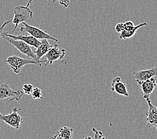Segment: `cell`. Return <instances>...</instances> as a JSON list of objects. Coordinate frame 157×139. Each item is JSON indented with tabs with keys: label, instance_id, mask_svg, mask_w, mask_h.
<instances>
[{
	"label": "cell",
	"instance_id": "cell-16",
	"mask_svg": "<svg viewBox=\"0 0 157 139\" xmlns=\"http://www.w3.org/2000/svg\"><path fill=\"white\" fill-rule=\"evenodd\" d=\"M32 98L33 99H41L42 98V90L38 87L33 88V91L31 93Z\"/></svg>",
	"mask_w": 157,
	"mask_h": 139
},
{
	"label": "cell",
	"instance_id": "cell-17",
	"mask_svg": "<svg viewBox=\"0 0 157 139\" xmlns=\"http://www.w3.org/2000/svg\"><path fill=\"white\" fill-rule=\"evenodd\" d=\"M33 86L31 84H25L22 86V91L23 92L27 95H30L33 89Z\"/></svg>",
	"mask_w": 157,
	"mask_h": 139
},
{
	"label": "cell",
	"instance_id": "cell-20",
	"mask_svg": "<svg viewBox=\"0 0 157 139\" xmlns=\"http://www.w3.org/2000/svg\"><path fill=\"white\" fill-rule=\"evenodd\" d=\"M70 0H52V2L53 3H55L56 2H58L59 3V4L63 6V7L66 8V7H68L69 6V3H70Z\"/></svg>",
	"mask_w": 157,
	"mask_h": 139
},
{
	"label": "cell",
	"instance_id": "cell-4",
	"mask_svg": "<svg viewBox=\"0 0 157 139\" xmlns=\"http://www.w3.org/2000/svg\"><path fill=\"white\" fill-rule=\"evenodd\" d=\"M2 37H3V38H4L7 41V42H8L10 44H11L12 45H13V46L16 47L17 50L21 52V54L27 56H28V57H30L33 60H35L36 61H37L36 56L34 54V52L32 51V48L30 46H29V45L25 43L22 40H15V39L12 38V37H8V36L4 35L3 33H2ZM40 66H41L40 64Z\"/></svg>",
	"mask_w": 157,
	"mask_h": 139
},
{
	"label": "cell",
	"instance_id": "cell-25",
	"mask_svg": "<svg viewBox=\"0 0 157 139\" xmlns=\"http://www.w3.org/2000/svg\"><path fill=\"white\" fill-rule=\"evenodd\" d=\"M80 139H82V138H80ZM83 139H92V138L91 137H85Z\"/></svg>",
	"mask_w": 157,
	"mask_h": 139
},
{
	"label": "cell",
	"instance_id": "cell-10",
	"mask_svg": "<svg viewBox=\"0 0 157 139\" xmlns=\"http://www.w3.org/2000/svg\"><path fill=\"white\" fill-rule=\"evenodd\" d=\"M156 76H154L138 84L143 92V98L144 99L150 98L151 94L154 92L156 86Z\"/></svg>",
	"mask_w": 157,
	"mask_h": 139
},
{
	"label": "cell",
	"instance_id": "cell-13",
	"mask_svg": "<svg viewBox=\"0 0 157 139\" xmlns=\"http://www.w3.org/2000/svg\"><path fill=\"white\" fill-rule=\"evenodd\" d=\"M3 33L7 36L12 37V38H13L15 40H22L23 42H24L26 44H28L30 46L34 47L36 48H38L40 44V41L38 39L35 38L34 37H33L32 36L25 35V34H23V33H21V34H20L19 36H15L13 34H10V33H8L7 32H3Z\"/></svg>",
	"mask_w": 157,
	"mask_h": 139
},
{
	"label": "cell",
	"instance_id": "cell-23",
	"mask_svg": "<svg viewBox=\"0 0 157 139\" xmlns=\"http://www.w3.org/2000/svg\"><path fill=\"white\" fill-rule=\"evenodd\" d=\"M52 139H63L61 137H59L58 134H56L54 136L52 137Z\"/></svg>",
	"mask_w": 157,
	"mask_h": 139
},
{
	"label": "cell",
	"instance_id": "cell-8",
	"mask_svg": "<svg viewBox=\"0 0 157 139\" xmlns=\"http://www.w3.org/2000/svg\"><path fill=\"white\" fill-rule=\"evenodd\" d=\"M145 100L148 106V111L146 114L147 129L151 127L157 128V108L152 103L150 98H147Z\"/></svg>",
	"mask_w": 157,
	"mask_h": 139
},
{
	"label": "cell",
	"instance_id": "cell-22",
	"mask_svg": "<svg viewBox=\"0 0 157 139\" xmlns=\"http://www.w3.org/2000/svg\"><path fill=\"white\" fill-rule=\"evenodd\" d=\"M11 21H12L11 20L5 21L4 23H3V24L2 25L1 27H0V37L2 36V34L3 33V32H3V29H4V28L6 27V26L7 24H9Z\"/></svg>",
	"mask_w": 157,
	"mask_h": 139
},
{
	"label": "cell",
	"instance_id": "cell-1",
	"mask_svg": "<svg viewBox=\"0 0 157 139\" xmlns=\"http://www.w3.org/2000/svg\"><path fill=\"white\" fill-rule=\"evenodd\" d=\"M13 14L14 16L12 21L15 24V27L13 29L12 32L16 30L20 24L23 22L31 21L33 13L29 7L18 6L13 9Z\"/></svg>",
	"mask_w": 157,
	"mask_h": 139
},
{
	"label": "cell",
	"instance_id": "cell-19",
	"mask_svg": "<svg viewBox=\"0 0 157 139\" xmlns=\"http://www.w3.org/2000/svg\"><path fill=\"white\" fill-rule=\"evenodd\" d=\"M123 27H124V30H130L134 27V25L132 21H127L123 23Z\"/></svg>",
	"mask_w": 157,
	"mask_h": 139
},
{
	"label": "cell",
	"instance_id": "cell-18",
	"mask_svg": "<svg viewBox=\"0 0 157 139\" xmlns=\"http://www.w3.org/2000/svg\"><path fill=\"white\" fill-rule=\"evenodd\" d=\"M92 131L94 133V139H106L104 136L102 132L96 130L95 128H92Z\"/></svg>",
	"mask_w": 157,
	"mask_h": 139
},
{
	"label": "cell",
	"instance_id": "cell-21",
	"mask_svg": "<svg viewBox=\"0 0 157 139\" xmlns=\"http://www.w3.org/2000/svg\"><path fill=\"white\" fill-rule=\"evenodd\" d=\"M115 29L117 32L118 33H121L124 30V27H123V23L122 22H119L115 26Z\"/></svg>",
	"mask_w": 157,
	"mask_h": 139
},
{
	"label": "cell",
	"instance_id": "cell-11",
	"mask_svg": "<svg viewBox=\"0 0 157 139\" xmlns=\"http://www.w3.org/2000/svg\"><path fill=\"white\" fill-rule=\"evenodd\" d=\"M111 91L117 93L119 95L128 97L129 94L126 88V85L121 81V78L117 76L112 80Z\"/></svg>",
	"mask_w": 157,
	"mask_h": 139
},
{
	"label": "cell",
	"instance_id": "cell-14",
	"mask_svg": "<svg viewBox=\"0 0 157 139\" xmlns=\"http://www.w3.org/2000/svg\"><path fill=\"white\" fill-rule=\"evenodd\" d=\"M148 24L147 22H143V23L138 24L137 25H134V27L132 29H130V30H123L120 33V36H119V38L121 40H126L132 37L134 34H135L136 32L137 31L138 29H139L140 28L144 27V26H147Z\"/></svg>",
	"mask_w": 157,
	"mask_h": 139
},
{
	"label": "cell",
	"instance_id": "cell-9",
	"mask_svg": "<svg viewBox=\"0 0 157 139\" xmlns=\"http://www.w3.org/2000/svg\"><path fill=\"white\" fill-rule=\"evenodd\" d=\"M134 80L138 84L141 82L150 79L152 77L156 76L157 74V68L156 67L144 70H140L138 72H132Z\"/></svg>",
	"mask_w": 157,
	"mask_h": 139
},
{
	"label": "cell",
	"instance_id": "cell-24",
	"mask_svg": "<svg viewBox=\"0 0 157 139\" xmlns=\"http://www.w3.org/2000/svg\"><path fill=\"white\" fill-rule=\"evenodd\" d=\"M32 2H33V0H29L28 3H27V5H26L25 6H26V7H29V5H30V3H31Z\"/></svg>",
	"mask_w": 157,
	"mask_h": 139
},
{
	"label": "cell",
	"instance_id": "cell-6",
	"mask_svg": "<svg viewBox=\"0 0 157 139\" xmlns=\"http://www.w3.org/2000/svg\"><path fill=\"white\" fill-rule=\"evenodd\" d=\"M21 108L14 107L12 109V112L7 115H3L0 112V121L5 122L7 125H10L16 129H19L21 124L23 122V118L18 114Z\"/></svg>",
	"mask_w": 157,
	"mask_h": 139
},
{
	"label": "cell",
	"instance_id": "cell-2",
	"mask_svg": "<svg viewBox=\"0 0 157 139\" xmlns=\"http://www.w3.org/2000/svg\"><path fill=\"white\" fill-rule=\"evenodd\" d=\"M4 62L7 63L12 69L14 73L19 74L23 68L28 64H36L40 66L39 63L33 59H25L19 57L17 56H9Z\"/></svg>",
	"mask_w": 157,
	"mask_h": 139
},
{
	"label": "cell",
	"instance_id": "cell-5",
	"mask_svg": "<svg viewBox=\"0 0 157 139\" xmlns=\"http://www.w3.org/2000/svg\"><path fill=\"white\" fill-rule=\"evenodd\" d=\"M24 95L21 90H13L8 84H0V100H6L7 102H12L13 100L19 101Z\"/></svg>",
	"mask_w": 157,
	"mask_h": 139
},
{
	"label": "cell",
	"instance_id": "cell-3",
	"mask_svg": "<svg viewBox=\"0 0 157 139\" xmlns=\"http://www.w3.org/2000/svg\"><path fill=\"white\" fill-rule=\"evenodd\" d=\"M19 30L23 33H28L29 35L34 37L35 38L39 40L42 39H47L48 40H53L55 42H57L58 41V40L56 38V37H54L53 36L47 33L46 31H43L38 28L33 27V26L30 25L26 23V22L21 23V25Z\"/></svg>",
	"mask_w": 157,
	"mask_h": 139
},
{
	"label": "cell",
	"instance_id": "cell-15",
	"mask_svg": "<svg viewBox=\"0 0 157 139\" xmlns=\"http://www.w3.org/2000/svg\"><path fill=\"white\" fill-rule=\"evenodd\" d=\"M73 133V129L68 126L60 128L57 132L59 137L63 139H72Z\"/></svg>",
	"mask_w": 157,
	"mask_h": 139
},
{
	"label": "cell",
	"instance_id": "cell-7",
	"mask_svg": "<svg viewBox=\"0 0 157 139\" xmlns=\"http://www.w3.org/2000/svg\"><path fill=\"white\" fill-rule=\"evenodd\" d=\"M66 54V50L63 48H59L58 45L55 43L54 46H52L47 53L45 54L46 58V66L52 65L54 62L63 60Z\"/></svg>",
	"mask_w": 157,
	"mask_h": 139
},
{
	"label": "cell",
	"instance_id": "cell-12",
	"mask_svg": "<svg viewBox=\"0 0 157 139\" xmlns=\"http://www.w3.org/2000/svg\"><path fill=\"white\" fill-rule=\"evenodd\" d=\"M51 48L52 46L48 42V40L42 39L40 41V46L34 51V54L37 58V61H38L41 66H42V63H46V60H41V58L45 56V54L49 51Z\"/></svg>",
	"mask_w": 157,
	"mask_h": 139
}]
</instances>
